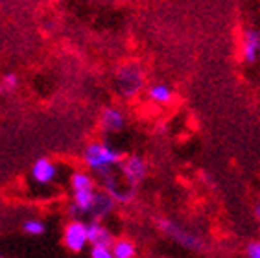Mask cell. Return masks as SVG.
<instances>
[{
    "label": "cell",
    "mask_w": 260,
    "mask_h": 258,
    "mask_svg": "<svg viewBox=\"0 0 260 258\" xmlns=\"http://www.w3.org/2000/svg\"><path fill=\"white\" fill-rule=\"evenodd\" d=\"M240 55L245 64H253L260 55V31L255 28H247L240 39Z\"/></svg>",
    "instance_id": "9c48e42d"
},
{
    "label": "cell",
    "mask_w": 260,
    "mask_h": 258,
    "mask_svg": "<svg viewBox=\"0 0 260 258\" xmlns=\"http://www.w3.org/2000/svg\"><path fill=\"white\" fill-rule=\"evenodd\" d=\"M111 196L115 198V201L118 205H127L133 201V198H135V188H131V186H127V188H122V186H118L116 190H113L111 192Z\"/></svg>",
    "instance_id": "e0dca14e"
},
{
    "label": "cell",
    "mask_w": 260,
    "mask_h": 258,
    "mask_svg": "<svg viewBox=\"0 0 260 258\" xmlns=\"http://www.w3.org/2000/svg\"><path fill=\"white\" fill-rule=\"evenodd\" d=\"M245 254L249 258H260V238H256L255 242H251L245 247Z\"/></svg>",
    "instance_id": "d6986e66"
},
{
    "label": "cell",
    "mask_w": 260,
    "mask_h": 258,
    "mask_svg": "<svg viewBox=\"0 0 260 258\" xmlns=\"http://www.w3.org/2000/svg\"><path fill=\"white\" fill-rule=\"evenodd\" d=\"M70 188H72V192H78V190H94L96 181L89 172L78 170V172H74V174L70 175Z\"/></svg>",
    "instance_id": "4fadbf2b"
},
{
    "label": "cell",
    "mask_w": 260,
    "mask_h": 258,
    "mask_svg": "<svg viewBox=\"0 0 260 258\" xmlns=\"http://www.w3.org/2000/svg\"><path fill=\"white\" fill-rule=\"evenodd\" d=\"M63 243L70 253H83L89 245V229L87 221L80 218L70 219L63 229Z\"/></svg>",
    "instance_id": "277c9868"
},
{
    "label": "cell",
    "mask_w": 260,
    "mask_h": 258,
    "mask_svg": "<svg viewBox=\"0 0 260 258\" xmlns=\"http://www.w3.org/2000/svg\"><path fill=\"white\" fill-rule=\"evenodd\" d=\"M22 231H24L28 236H34V238H37V236H43V234L46 233V225L43 219H37V218H30L26 219L24 223H22Z\"/></svg>",
    "instance_id": "2e32d148"
},
{
    "label": "cell",
    "mask_w": 260,
    "mask_h": 258,
    "mask_svg": "<svg viewBox=\"0 0 260 258\" xmlns=\"http://www.w3.org/2000/svg\"><path fill=\"white\" fill-rule=\"evenodd\" d=\"M19 89V76L8 72L0 78V96H10Z\"/></svg>",
    "instance_id": "9a60e30c"
},
{
    "label": "cell",
    "mask_w": 260,
    "mask_h": 258,
    "mask_svg": "<svg viewBox=\"0 0 260 258\" xmlns=\"http://www.w3.org/2000/svg\"><path fill=\"white\" fill-rule=\"evenodd\" d=\"M94 190H78V192H72V203L69 207V212L78 218V216H83V214H89L90 205H92V199H94Z\"/></svg>",
    "instance_id": "30bf717a"
},
{
    "label": "cell",
    "mask_w": 260,
    "mask_h": 258,
    "mask_svg": "<svg viewBox=\"0 0 260 258\" xmlns=\"http://www.w3.org/2000/svg\"><path fill=\"white\" fill-rule=\"evenodd\" d=\"M111 249H113V258H135L137 256L135 243L127 238L113 240Z\"/></svg>",
    "instance_id": "5bb4252c"
},
{
    "label": "cell",
    "mask_w": 260,
    "mask_h": 258,
    "mask_svg": "<svg viewBox=\"0 0 260 258\" xmlns=\"http://www.w3.org/2000/svg\"><path fill=\"white\" fill-rule=\"evenodd\" d=\"M120 170V175L124 179V183L131 188H137L139 184H142V181L146 179L148 175V163L142 155L139 153H133V155H127L124 157L118 166Z\"/></svg>",
    "instance_id": "5b68a950"
},
{
    "label": "cell",
    "mask_w": 260,
    "mask_h": 258,
    "mask_svg": "<svg viewBox=\"0 0 260 258\" xmlns=\"http://www.w3.org/2000/svg\"><path fill=\"white\" fill-rule=\"evenodd\" d=\"M157 227H159L170 240H174L175 243H179L181 247L188 249L192 253H201V251L205 249V243H203L201 236H198L196 233H190V231L181 229L179 225L170 221V219H159V221H157Z\"/></svg>",
    "instance_id": "3957f363"
},
{
    "label": "cell",
    "mask_w": 260,
    "mask_h": 258,
    "mask_svg": "<svg viewBox=\"0 0 260 258\" xmlns=\"http://www.w3.org/2000/svg\"><path fill=\"white\" fill-rule=\"evenodd\" d=\"M54 2H55V0H54Z\"/></svg>",
    "instance_id": "44dd1931"
},
{
    "label": "cell",
    "mask_w": 260,
    "mask_h": 258,
    "mask_svg": "<svg viewBox=\"0 0 260 258\" xmlns=\"http://www.w3.org/2000/svg\"><path fill=\"white\" fill-rule=\"evenodd\" d=\"M87 229H89V245H94V243H107V245H113V234L111 231L104 225V221L100 219H90L87 221Z\"/></svg>",
    "instance_id": "7c38bea8"
},
{
    "label": "cell",
    "mask_w": 260,
    "mask_h": 258,
    "mask_svg": "<svg viewBox=\"0 0 260 258\" xmlns=\"http://www.w3.org/2000/svg\"><path fill=\"white\" fill-rule=\"evenodd\" d=\"M30 175L34 179V183L41 184V186H46V184H52L59 175V170H57V164L54 160L46 159V157H41L37 159L30 168Z\"/></svg>",
    "instance_id": "52a82bcc"
},
{
    "label": "cell",
    "mask_w": 260,
    "mask_h": 258,
    "mask_svg": "<svg viewBox=\"0 0 260 258\" xmlns=\"http://www.w3.org/2000/svg\"><path fill=\"white\" fill-rule=\"evenodd\" d=\"M255 219H256V223H258V227H260V201L255 205Z\"/></svg>",
    "instance_id": "ffe728a7"
},
{
    "label": "cell",
    "mask_w": 260,
    "mask_h": 258,
    "mask_svg": "<svg viewBox=\"0 0 260 258\" xmlns=\"http://www.w3.org/2000/svg\"><path fill=\"white\" fill-rule=\"evenodd\" d=\"M90 258H113V249L107 243H94L89 247Z\"/></svg>",
    "instance_id": "ac0fdd59"
},
{
    "label": "cell",
    "mask_w": 260,
    "mask_h": 258,
    "mask_svg": "<svg viewBox=\"0 0 260 258\" xmlns=\"http://www.w3.org/2000/svg\"><path fill=\"white\" fill-rule=\"evenodd\" d=\"M146 96L155 105H170L174 102L175 90L168 83H153L146 89Z\"/></svg>",
    "instance_id": "8fae6325"
},
{
    "label": "cell",
    "mask_w": 260,
    "mask_h": 258,
    "mask_svg": "<svg viewBox=\"0 0 260 258\" xmlns=\"http://www.w3.org/2000/svg\"><path fill=\"white\" fill-rule=\"evenodd\" d=\"M115 87L122 98H135L146 89V72L137 61H125L115 70Z\"/></svg>",
    "instance_id": "7a4b0ae2"
},
{
    "label": "cell",
    "mask_w": 260,
    "mask_h": 258,
    "mask_svg": "<svg viewBox=\"0 0 260 258\" xmlns=\"http://www.w3.org/2000/svg\"><path fill=\"white\" fill-rule=\"evenodd\" d=\"M127 124V118H125V113L118 107H105L100 114V131L104 135H115L120 133L122 129Z\"/></svg>",
    "instance_id": "8992f818"
},
{
    "label": "cell",
    "mask_w": 260,
    "mask_h": 258,
    "mask_svg": "<svg viewBox=\"0 0 260 258\" xmlns=\"http://www.w3.org/2000/svg\"><path fill=\"white\" fill-rule=\"evenodd\" d=\"M116 201L115 198L111 196L107 190H96L94 192V199H92V205H90V210H89V216L90 219H100V221H104L107 216H111L113 214V210L116 209Z\"/></svg>",
    "instance_id": "ba28073f"
},
{
    "label": "cell",
    "mask_w": 260,
    "mask_h": 258,
    "mask_svg": "<svg viewBox=\"0 0 260 258\" xmlns=\"http://www.w3.org/2000/svg\"><path fill=\"white\" fill-rule=\"evenodd\" d=\"M124 159L120 149H116L115 146H111L105 140H96L90 142L83 149V163L92 174L104 172V170L118 168Z\"/></svg>",
    "instance_id": "6da1fadb"
}]
</instances>
